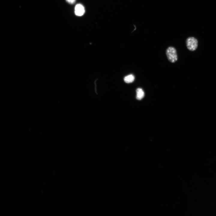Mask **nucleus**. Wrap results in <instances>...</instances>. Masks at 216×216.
I'll return each instance as SVG.
<instances>
[{
  "label": "nucleus",
  "instance_id": "nucleus-2",
  "mask_svg": "<svg viewBox=\"0 0 216 216\" xmlns=\"http://www.w3.org/2000/svg\"><path fill=\"white\" fill-rule=\"evenodd\" d=\"M188 49L191 51L195 50L198 46V42L197 40L193 37L188 38L186 41Z\"/></svg>",
  "mask_w": 216,
  "mask_h": 216
},
{
  "label": "nucleus",
  "instance_id": "nucleus-6",
  "mask_svg": "<svg viewBox=\"0 0 216 216\" xmlns=\"http://www.w3.org/2000/svg\"><path fill=\"white\" fill-rule=\"evenodd\" d=\"M66 1L67 2L71 4H74L76 1V0H66Z\"/></svg>",
  "mask_w": 216,
  "mask_h": 216
},
{
  "label": "nucleus",
  "instance_id": "nucleus-1",
  "mask_svg": "<svg viewBox=\"0 0 216 216\" xmlns=\"http://www.w3.org/2000/svg\"><path fill=\"white\" fill-rule=\"evenodd\" d=\"M166 54L168 60L172 63L175 62L178 59L176 49L173 47H168L166 50Z\"/></svg>",
  "mask_w": 216,
  "mask_h": 216
},
{
  "label": "nucleus",
  "instance_id": "nucleus-3",
  "mask_svg": "<svg viewBox=\"0 0 216 216\" xmlns=\"http://www.w3.org/2000/svg\"><path fill=\"white\" fill-rule=\"evenodd\" d=\"M85 12L84 6L81 4H76L74 8V13L77 16H81L84 15Z\"/></svg>",
  "mask_w": 216,
  "mask_h": 216
},
{
  "label": "nucleus",
  "instance_id": "nucleus-5",
  "mask_svg": "<svg viewBox=\"0 0 216 216\" xmlns=\"http://www.w3.org/2000/svg\"><path fill=\"white\" fill-rule=\"evenodd\" d=\"M135 79L134 76L132 74H130L125 76L124 80L125 82L130 83L133 82Z\"/></svg>",
  "mask_w": 216,
  "mask_h": 216
},
{
  "label": "nucleus",
  "instance_id": "nucleus-4",
  "mask_svg": "<svg viewBox=\"0 0 216 216\" xmlns=\"http://www.w3.org/2000/svg\"><path fill=\"white\" fill-rule=\"evenodd\" d=\"M136 98L138 100H141L144 96V92L143 90L140 88L136 90Z\"/></svg>",
  "mask_w": 216,
  "mask_h": 216
}]
</instances>
